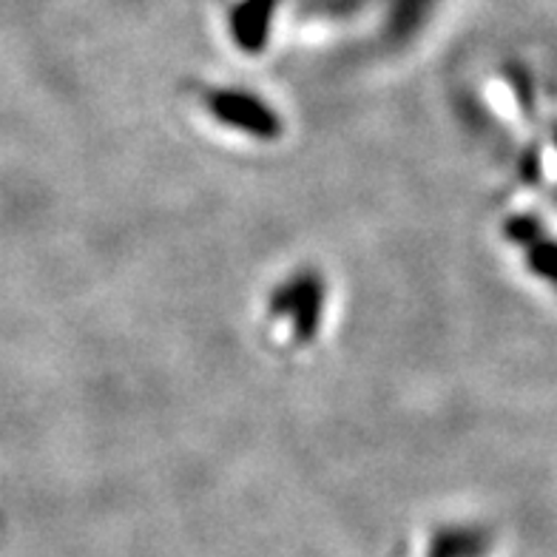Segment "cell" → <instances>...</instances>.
Masks as SVG:
<instances>
[{"label":"cell","mask_w":557,"mask_h":557,"mask_svg":"<svg viewBox=\"0 0 557 557\" xmlns=\"http://www.w3.org/2000/svg\"><path fill=\"white\" fill-rule=\"evenodd\" d=\"M273 9H276V0H245L243 7L236 9L234 35L245 49L253 52L268 40Z\"/></svg>","instance_id":"3"},{"label":"cell","mask_w":557,"mask_h":557,"mask_svg":"<svg viewBox=\"0 0 557 557\" xmlns=\"http://www.w3.org/2000/svg\"><path fill=\"white\" fill-rule=\"evenodd\" d=\"M208 109L222 123L234 125L239 132L253 134V137H276L282 132L276 114L264 103L253 100L250 95H239V91H211Z\"/></svg>","instance_id":"1"},{"label":"cell","mask_w":557,"mask_h":557,"mask_svg":"<svg viewBox=\"0 0 557 557\" xmlns=\"http://www.w3.org/2000/svg\"><path fill=\"white\" fill-rule=\"evenodd\" d=\"M276 313H294L296 338H310L322 313V285L315 276H301L276 296Z\"/></svg>","instance_id":"2"},{"label":"cell","mask_w":557,"mask_h":557,"mask_svg":"<svg viewBox=\"0 0 557 557\" xmlns=\"http://www.w3.org/2000/svg\"><path fill=\"white\" fill-rule=\"evenodd\" d=\"M486 535L472 529H444L430 546V557H484Z\"/></svg>","instance_id":"4"}]
</instances>
